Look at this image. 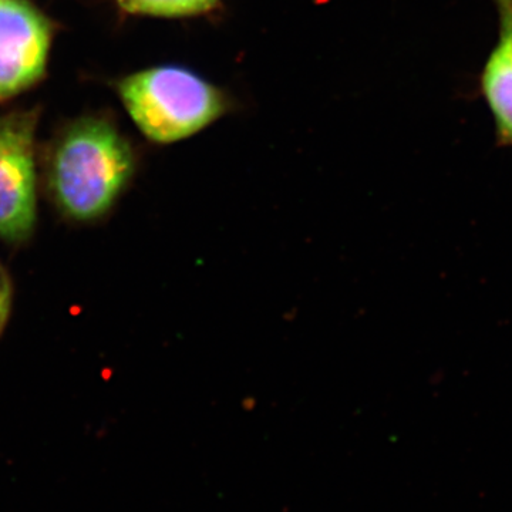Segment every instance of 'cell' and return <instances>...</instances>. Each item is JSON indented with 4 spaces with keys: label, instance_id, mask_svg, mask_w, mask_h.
Listing matches in <instances>:
<instances>
[{
    "label": "cell",
    "instance_id": "6da1fadb",
    "mask_svg": "<svg viewBox=\"0 0 512 512\" xmlns=\"http://www.w3.org/2000/svg\"><path fill=\"white\" fill-rule=\"evenodd\" d=\"M134 164L130 144L110 121L83 117L64 128L50 148V194L66 217L97 220L127 187Z\"/></svg>",
    "mask_w": 512,
    "mask_h": 512
},
{
    "label": "cell",
    "instance_id": "7a4b0ae2",
    "mask_svg": "<svg viewBox=\"0 0 512 512\" xmlns=\"http://www.w3.org/2000/svg\"><path fill=\"white\" fill-rule=\"evenodd\" d=\"M117 90L141 133L161 144L194 136L227 111L221 90L180 66L131 74Z\"/></svg>",
    "mask_w": 512,
    "mask_h": 512
},
{
    "label": "cell",
    "instance_id": "3957f363",
    "mask_svg": "<svg viewBox=\"0 0 512 512\" xmlns=\"http://www.w3.org/2000/svg\"><path fill=\"white\" fill-rule=\"evenodd\" d=\"M35 110L0 116V239L23 242L37 218Z\"/></svg>",
    "mask_w": 512,
    "mask_h": 512
},
{
    "label": "cell",
    "instance_id": "277c9868",
    "mask_svg": "<svg viewBox=\"0 0 512 512\" xmlns=\"http://www.w3.org/2000/svg\"><path fill=\"white\" fill-rule=\"evenodd\" d=\"M52 26L29 0H0V103L35 86L46 72Z\"/></svg>",
    "mask_w": 512,
    "mask_h": 512
},
{
    "label": "cell",
    "instance_id": "5b68a950",
    "mask_svg": "<svg viewBox=\"0 0 512 512\" xmlns=\"http://www.w3.org/2000/svg\"><path fill=\"white\" fill-rule=\"evenodd\" d=\"M494 2L500 36L481 74V90L493 114L498 141L512 146V0Z\"/></svg>",
    "mask_w": 512,
    "mask_h": 512
},
{
    "label": "cell",
    "instance_id": "8992f818",
    "mask_svg": "<svg viewBox=\"0 0 512 512\" xmlns=\"http://www.w3.org/2000/svg\"><path fill=\"white\" fill-rule=\"evenodd\" d=\"M121 9L133 15L154 18H188L204 15L220 0H117Z\"/></svg>",
    "mask_w": 512,
    "mask_h": 512
},
{
    "label": "cell",
    "instance_id": "52a82bcc",
    "mask_svg": "<svg viewBox=\"0 0 512 512\" xmlns=\"http://www.w3.org/2000/svg\"><path fill=\"white\" fill-rule=\"evenodd\" d=\"M10 309H12V282L8 272L0 265V335L8 323Z\"/></svg>",
    "mask_w": 512,
    "mask_h": 512
}]
</instances>
